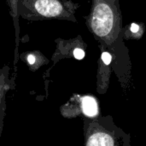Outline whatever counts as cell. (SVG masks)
<instances>
[{"label":"cell","mask_w":146,"mask_h":146,"mask_svg":"<svg viewBox=\"0 0 146 146\" xmlns=\"http://www.w3.org/2000/svg\"><path fill=\"white\" fill-rule=\"evenodd\" d=\"M113 24V15L110 7L106 4L98 5L93 12L92 28L99 36L107 35L111 30Z\"/></svg>","instance_id":"6da1fadb"},{"label":"cell","mask_w":146,"mask_h":146,"mask_svg":"<svg viewBox=\"0 0 146 146\" xmlns=\"http://www.w3.org/2000/svg\"><path fill=\"white\" fill-rule=\"evenodd\" d=\"M37 11L44 16H56L62 11V6L56 0H38L35 3Z\"/></svg>","instance_id":"7a4b0ae2"},{"label":"cell","mask_w":146,"mask_h":146,"mask_svg":"<svg viewBox=\"0 0 146 146\" xmlns=\"http://www.w3.org/2000/svg\"><path fill=\"white\" fill-rule=\"evenodd\" d=\"M86 146H115V141L108 133L97 130L88 135Z\"/></svg>","instance_id":"3957f363"},{"label":"cell","mask_w":146,"mask_h":146,"mask_svg":"<svg viewBox=\"0 0 146 146\" xmlns=\"http://www.w3.org/2000/svg\"><path fill=\"white\" fill-rule=\"evenodd\" d=\"M82 110L83 113L90 117H93L98 115V104L95 98L92 97H85L82 98Z\"/></svg>","instance_id":"277c9868"},{"label":"cell","mask_w":146,"mask_h":146,"mask_svg":"<svg viewBox=\"0 0 146 146\" xmlns=\"http://www.w3.org/2000/svg\"><path fill=\"white\" fill-rule=\"evenodd\" d=\"M74 57H75L76 59L80 60V59H82V58L85 56V52H84V50H82L81 49L77 48V49H75L74 51Z\"/></svg>","instance_id":"5b68a950"},{"label":"cell","mask_w":146,"mask_h":146,"mask_svg":"<svg viewBox=\"0 0 146 146\" xmlns=\"http://www.w3.org/2000/svg\"><path fill=\"white\" fill-rule=\"evenodd\" d=\"M102 59H103V61L104 62L105 64L109 65L110 63V62H111V56L108 52H104L103 55H102Z\"/></svg>","instance_id":"8992f818"},{"label":"cell","mask_w":146,"mask_h":146,"mask_svg":"<svg viewBox=\"0 0 146 146\" xmlns=\"http://www.w3.org/2000/svg\"><path fill=\"white\" fill-rule=\"evenodd\" d=\"M139 27L137 24H134V23L132 24V26H131V31L133 33H137L139 31Z\"/></svg>","instance_id":"52a82bcc"},{"label":"cell","mask_w":146,"mask_h":146,"mask_svg":"<svg viewBox=\"0 0 146 146\" xmlns=\"http://www.w3.org/2000/svg\"><path fill=\"white\" fill-rule=\"evenodd\" d=\"M27 61L29 62L30 64H33L35 62V56H33V55H29L28 57H27Z\"/></svg>","instance_id":"ba28073f"}]
</instances>
